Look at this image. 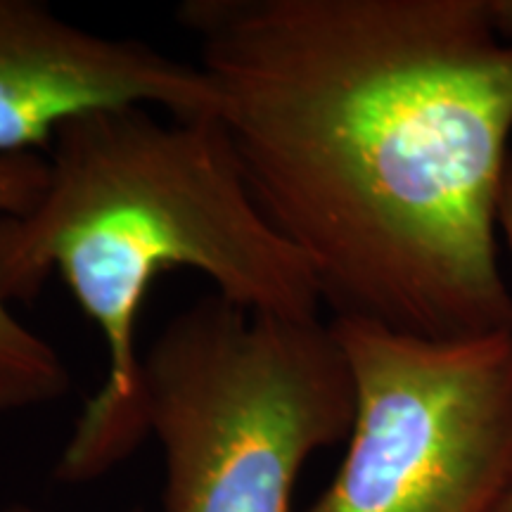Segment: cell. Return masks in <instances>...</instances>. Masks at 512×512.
<instances>
[{
	"instance_id": "obj_1",
	"label": "cell",
	"mask_w": 512,
	"mask_h": 512,
	"mask_svg": "<svg viewBox=\"0 0 512 512\" xmlns=\"http://www.w3.org/2000/svg\"><path fill=\"white\" fill-rule=\"evenodd\" d=\"M256 204L335 318L512 332V43L486 0H183Z\"/></svg>"
},
{
	"instance_id": "obj_2",
	"label": "cell",
	"mask_w": 512,
	"mask_h": 512,
	"mask_svg": "<svg viewBox=\"0 0 512 512\" xmlns=\"http://www.w3.org/2000/svg\"><path fill=\"white\" fill-rule=\"evenodd\" d=\"M46 159L38 202L0 219V292L31 302L57 275L105 344V382L55 465V479L79 484L150 434L136 332L157 278L190 268L228 302L280 318H318L323 299L256 204L219 117L93 112L64 124Z\"/></svg>"
},
{
	"instance_id": "obj_3",
	"label": "cell",
	"mask_w": 512,
	"mask_h": 512,
	"mask_svg": "<svg viewBox=\"0 0 512 512\" xmlns=\"http://www.w3.org/2000/svg\"><path fill=\"white\" fill-rule=\"evenodd\" d=\"M164 512H292L306 460L347 439L356 389L330 323L209 294L140 361Z\"/></svg>"
},
{
	"instance_id": "obj_4",
	"label": "cell",
	"mask_w": 512,
	"mask_h": 512,
	"mask_svg": "<svg viewBox=\"0 0 512 512\" xmlns=\"http://www.w3.org/2000/svg\"><path fill=\"white\" fill-rule=\"evenodd\" d=\"M356 389L347 453L304 512H494L512 486V332L430 339L332 318Z\"/></svg>"
},
{
	"instance_id": "obj_5",
	"label": "cell",
	"mask_w": 512,
	"mask_h": 512,
	"mask_svg": "<svg viewBox=\"0 0 512 512\" xmlns=\"http://www.w3.org/2000/svg\"><path fill=\"white\" fill-rule=\"evenodd\" d=\"M121 107L219 117L200 64L76 27L36 0H0V155H43L69 121Z\"/></svg>"
},
{
	"instance_id": "obj_6",
	"label": "cell",
	"mask_w": 512,
	"mask_h": 512,
	"mask_svg": "<svg viewBox=\"0 0 512 512\" xmlns=\"http://www.w3.org/2000/svg\"><path fill=\"white\" fill-rule=\"evenodd\" d=\"M48 183L43 155H0V219L34 207ZM72 392V373L43 337L19 320L0 292V415L27 411Z\"/></svg>"
},
{
	"instance_id": "obj_7",
	"label": "cell",
	"mask_w": 512,
	"mask_h": 512,
	"mask_svg": "<svg viewBox=\"0 0 512 512\" xmlns=\"http://www.w3.org/2000/svg\"><path fill=\"white\" fill-rule=\"evenodd\" d=\"M498 238L503 240L505 249H508L512 264V159L508 166V174H505L501 202H498Z\"/></svg>"
},
{
	"instance_id": "obj_8",
	"label": "cell",
	"mask_w": 512,
	"mask_h": 512,
	"mask_svg": "<svg viewBox=\"0 0 512 512\" xmlns=\"http://www.w3.org/2000/svg\"><path fill=\"white\" fill-rule=\"evenodd\" d=\"M486 15L496 34L512 43V0H486Z\"/></svg>"
},
{
	"instance_id": "obj_9",
	"label": "cell",
	"mask_w": 512,
	"mask_h": 512,
	"mask_svg": "<svg viewBox=\"0 0 512 512\" xmlns=\"http://www.w3.org/2000/svg\"><path fill=\"white\" fill-rule=\"evenodd\" d=\"M0 512H38V510L29 508V505H22V503H5V505H0ZM131 512H138V510H131Z\"/></svg>"
},
{
	"instance_id": "obj_10",
	"label": "cell",
	"mask_w": 512,
	"mask_h": 512,
	"mask_svg": "<svg viewBox=\"0 0 512 512\" xmlns=\"http://www.w3.org/2000/svg\"><path fill=\"white\" fill-rule=\"evenodd\" d=\"M494 512H512V486L508 491H505V496L501 498V503L496 505Z\"/></svg>"
}]
</instances>
